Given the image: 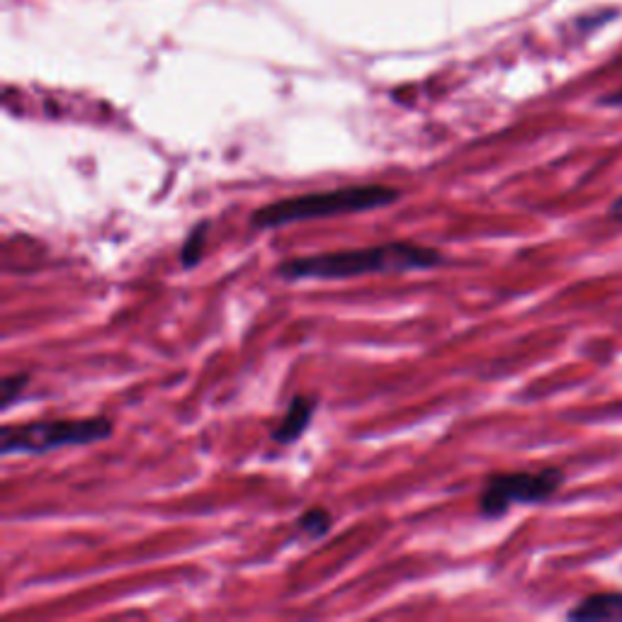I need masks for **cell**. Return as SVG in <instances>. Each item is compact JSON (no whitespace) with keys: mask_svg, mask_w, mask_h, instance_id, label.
Here are the masks:
<instances>
[{"mask_svg":"<svg viewBox=\"0 0 622 622\" xmlns=\"http://www.w3.org/2000/svg\"><path fill=\"white\" fill-rule=\"evenodd\" d=\"M610 217H613L615 222H622V195L610 205Z\"/></svg>","mask_w":622,"mask_h":622,"instance_id":"30bf717a","label":"cell"},{"mask_svg":"<svg viewBox=\"0 0 622 622\" xmlns=\"http://www.w3.org/2000/svg\"><path fill=\"white\" fill-rule=\"evenodd\" d=\"M603 103H608V105H622V90H620V93L608 95V98H605Z\"/></svg>","mask_w":622,"mask_h":622,"instance_id":"8fae6325","label":"cell"},{"mask_svg":"<svg viewBox=\"0 0 622 622\" xmlns=\"http://www.w3.org/2000/svg\"><path fill=\"white\" fill-rule=\"evenodd\" d=\"M567 620L596 622V620H622V591H601L581 598L567 613Z\"/></svg>","mask_w":622,"mask_h":622,"instance_id":"5b68a950","label":"cell"},{"mask_svg":"<svg viewBox=\"0 0 622 622\" xmlns=\"http://www.w3.org/2000/svg\"><path fill=\"white\" fill-rule=\"evenodd\" d=\"M399 200V190L382 183L367 185H346V188L326 190V192H307L299 197H285L270 205L256 209L251 224L256 229H277V226L309 222V219L338 217V214L367 212V209H380L394 205Z\"/></svg>","mask_w":622,"mask_h":622,"instance_id":"7a4b0ae2","label":"cell"},{"mask_svg":"<svg viewBox=\"0 0 622 622\" xmlns=\"http://www.w3.org/2000/svg\"><path fill=\"white\" fill-rule=\"evenodd\" d=\"M443 253L435 248L418 246L411 241H392L382 246L355 248V251L319 253L282 260L277 277L282 280H348L367 273H409V270H431L443 265Z\"/></svg>","mask_w":622,"mask_h":622,"instance_id":"6da1fadb","label":"cell"},{"mask_svg":"<svg viewBox=\"0 0 622 622\" xmlns=\"http://www.w3.org/2000/svg\"><path fill=\"white\" fill-rule=\"evenodd\" d=\"M30 384V375L27 372H18V375H8L0 382V409L8 411L15 404V399L25 392V387Z\"/></svg>","mask_w":622,"mask_h":622,"instance_id":"9c48e42d","label":"cell"},{"mask_svg":"<svg viewBox=\"0 0 622 622\" xmlns=\"http://www.w3.org/2000/svg\"><path fill=\"white\" fill-rule=\"evenodd\" d=\"M207 229H209L207 219L197 226H192L188 239H185L183 248H180V263H183V268H195V265L202 260V251H205L207 243Z\"/></svg>","mask_w":622,"mask_h":622,"instance_id":"52a82bcc","label":"cell"},{"mask_svg":"<svg viewBox=\"0 0 622 622\" xmlns=\"http://www.w3.org/2000/svg\"><path fill=\"white\" fill-rule=\"evenodd\" d=\"M567 482L559 467H545L537 472H496L484 482L479 494V513L484 518H501L511 511L513 503L537 506L550 501Z\"/></svg>","mask_w":622,"mask_h":622,"instance_id":"277c9868","label":"cell"},{"mask_svg":"<svg viewBox=\"0 0 622 622\" xmlns=\"http://www.w3.org/2000/svg\"><path fill=\"white\" fill-rule=\"evenodd\" d=\"M115 423L105 416L56 418V421L20 423L0 428V452L8 455H44L59 448H81L112 438Z\"/></svg>","mask_w":622,"mask_h":622,"instance_id":"3957f363","label":"cell"},{"mask_svg":"<svg viewBox=\"0 0 622 622\" xmlns=\"http://www.w3.org/2000/svg\"><path fill=\"white\" fill-rule=\"evenodd\" d=\"M314 414H316V399L304 397V394L302 397H294L287 414L282 416V421L277 423V428L270 435H273L277 445H290L294 440L302 438Z\"/></svg>","mask_w":622,"mask_h":622,"instance_id":"8992f818","label":"cell"},{"mask_svg":"<svg viewBox=\"0 0 622 622\" xmlns=\"http://www.w3.org/2000/svg\"><path fill=\"white\" fill-rule=\"evenodd\" d=\"M297 528L309 537H324L331 530V516L324 508H309L297 520Z\"/></svg>","mask_w":622,"mask_h":622,"instance_id":"ba28073f","label":"cell"}]
</instances>
